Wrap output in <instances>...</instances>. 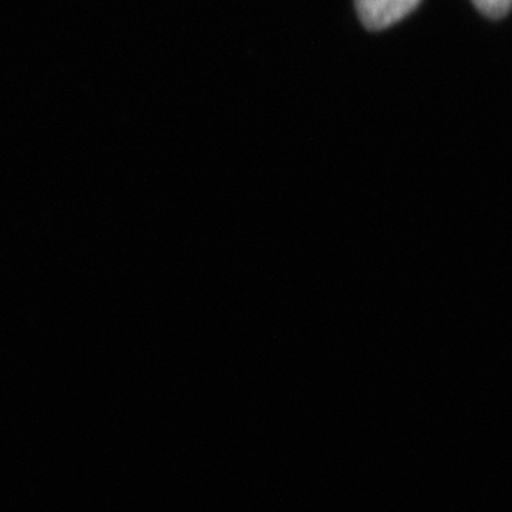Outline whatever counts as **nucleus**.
Segmentation results:
<instances>
[{"label":"nucleus","mask_w":512,"mask_h":512,"mask_svg":"<svg viewBox=\"0 0 512 512\" xmlns=\"http://www.w3.org/2000/svg\"><path fill=\"white\" fill-rule=\"evenodd\" d=\"M421 0H355V9L368 30L378 32L405 19Z\"/></svg>","instance_id":"f257e3e1"},{"label":"nucleus","mask_w":512,"mask_h":512,"mask_svg":"<svg viewBox=\"0 0 512 512\" xmlns=\"http://www.w3.org/2000/svg\"><path fill=\"white\" fill-rule=\"evenodd\" d=\"M471 2L489 19H503L512 9V0H471Z\"/></svg>","instance_id":"f03ea898"}]
</instances>
